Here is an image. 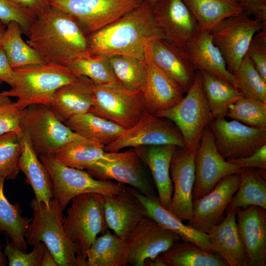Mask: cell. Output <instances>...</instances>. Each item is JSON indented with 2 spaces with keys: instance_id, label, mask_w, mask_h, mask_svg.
Instances as JSON below:
<instances>
[{
  "instance_id": "cell-18",
  "label": "cell",
  "mask_w": 266,
  "mask_h": 266,
  "mask_svg": "<svg viewBox=\"0 0 266 266\" xmlns=\"http://www.w3.org/2000/svg\"><path fill=\"white\" fill-rule=\"evenodd\" d=\"M240 172L220 180L214 189L202 197L193 201V214L187 225L207 233L224 218L226 209L238 189Z\"/></svg>"
},
{
  "instance_id": "cell-36",
  "label": "cell",
  "mask_w": 266,
  "mask_h": 266,
  "mask_svg": "<svg viewBox=\"0 0 266 266\" xmlns=\"http://www.w3.org/2000/svg\"><path fill=\"white\" fill-rule=\"evenodd\" d=\"M5 178L0 176V232H4L11 242L27 252L25 234L32 220L21 214L19 203H11L3 191Z\"/></svg>"
},
{
  "instance_id": "cell-33",
  "label": "cell",
  "mask_w": 266,
  "mask_h": 266,
  "mask_svg": "<svg viewBox=\"0 0 266 266\" xmlns=\"http://www.w3.org/2000/svg\"><path fill=\"white\" fill-rule=\"evenodd\" d=\"M158 256L166 266H229L218 254L191 242L177 241Z\"/></svg>"
},
{
  "instance_id": "cell-30",
  "label": "cell",
  "mask_w": 266,
  "mask_h": 266,
  "mask_svg": "<svg viewBox=\"0 0 266 266\" xmlns=\"http://www.w3.org/2000/svg\"><path fill=\"white\" fill-rule=\"evenodd\" d=\"M64 123L80 136L104 146L116 140L125 130L117 124L91 112L73 115Z\"/></svg>"
},
{
  "instance_id": "cell-16",
  "label": "cell",
  "mask_w": 266,
  "mask_h": 266,
  "mask_svg": "<svg viewBox=\"0 0 266 266\" xmlns=\"http://www.w3.org/2000/svg\"><path fill=\"white\" fill-rule=\"evenodd\" d=\"M152 10L162 39L184 50L200 32L182 0H157Z\"/></svg>"
},
{
  "instance_id": "cell-24",
  "label": "cell",
  "mask_w": 266,
  "mask_h": 266,
  "mask_svg": "<svg viewBox=\"0 0 266 266\" xmlns=\"http://www.w3.org/2000/svg\"><path fill=\"white\" fill-rule=\"evenodd\" d=\"M145 147H137L135 149L150 170L161 204L169 211L173 194L170 165L172 157L178 147L172 144Z\"/></svg>"
},
{
  "instance_id": "cell-40",
  "label": "cell",
  "mask_w": 266,
  "mask_h": 266,
  "mask_svg": "<svg viewBox=\"0 0 266 266\" xmlns=\"http://www.w3.org/2000/svg\"><path fill=\"white\" fill-rule=\"evenodd\" d=\"M67 67L75 76H86L97 85L118 84L108 58L101 55L90 54L77 58Z\"/></svg>"
},
{
  "instance_id": "cell-20",
  "label": "cell",
  "mask_w": 266,
  "mask_h": 266,
  "mask_svg": "<svg viewBox=\"0 0 266 266\" xmlns=\"http://www.w3.org/2000/svg\"><path fill=\"white\" fill-rule=\"evenodd\" d=\"M144 61L146 81L141 91L145 110L155 115L175 105L184 97L185 93L175 81L155 64L148 45Z\"/></svg>"
},
{
  "instance_id": "cell-45",
  "label": "cell",
  "mask_w": 266,
  "mask_h": 266,
  "mask_svg": "<svg viewBox=\"0 0 266 266\" xmlns=\"http://www.w3.org/2000/svg\"><path fill=\"white\" fill-rule=\"evenodd\" d=\"M35 18L13 0H0V21L6 26L10 22L18 23L27 34Z\"/></svg>"
},
{
  "instance_id": "cell-32",
  "label": "cell",
  "mask_w": 266,
  "mask_h": 266,
  "mask_svg": "<svg viewBox=\"0 0 266 266\" xmlns=\"http://www.w3.org/2000/svg\"><path fill=\"white\" fill-rule=\"evenodd\" d=\"M129 249L125 240L108 229L92 244L87 253V266H126Z\"/></svg>"
},
{
  "instance_id": "cell-15",
  "label": "cell",
  "mask_w": 266,
  "mask_h": 266,
  "mask_svg": "<svg viewBox=\"0 0 266 266\" xmlns=\"http://www.w3.org/2000/svg\"><path fill=\"white\" fill-rule=\"evenodd\" d=\"M209 127L218 152L226 160L249 156L266 144V128H254L225 118L214 119Z\"/></svg>"
},
{
  "instance_id": "cell-10",
  "label": "cell",
  "mask_w": 266,
  "mask_h": 266,
  "mask_svg": "<svg viewBox=\"0 0 266 266\" xmlns=\"http://www.w3.org/2000/svg\"><path fill=\"white\" fill-rule=\"evenodd\" d=\"M142 0H47L77 21L87 36L99 31L142 3Z\"/></svg>"
},
{
  "instance_id": "cell-3",
  "label": "cell",
  "mask_w": 266,
  "mask_h": 266,
  "mask_svg": "<svg viewBox=\"0 0 266 266\" xmlns=\"http://www.w3.org/2000/svg\"><path fill=\"white\" fill-rule=\"evenodd\" d=\"M30 206L33 217L25 234L27 243L33 246L39 242L44 243L58 266H79L78 250L65 233V216L57 200L52 198L47 206L34 198Z\"/></svg>"
},
{
  "instance_id": "cell-49",
  "label": "cell",
  "mask_w": 266,
  "mask_h": 266,
  "mask_svg": "<svg viewBox=\"0 0 266 266\" xmlns=\"http://www.w3.org/2000/svg\"><path fill=\"white\" fill-rule=\"evenodd\" d=\"M239 0L245 12L262 22H266V0Z\"/></svg>"
},
{
  "instance_id": "cell-48",
  "label": "cell",
  "mask_w": 266,
  "mask_h": 266,
  "mask_svg": "<svg viewBox=\"0 0 266 266\" xmlns=\"http://www.w3.org/2000/svg\"><path fill=\"white\" fill-rule=\"evenodd\" d=\"M226 160L230 163L237 164L241 167L257 168L261 175L266 178V144L262 145L249 156Z\"/></svg>"
},
{
  "instance_id": "cell-14",
  "label": "cell",
  "mask_w": 266,
  "mask_h": 266,
  "mask_svg": "<svg viewBox=\"0 0 266 266\" xmlns=\"http://www.w3.org/2000/svg\"><path fill=\"white\" fill-rule=\"evenodd\" d=\"M195 166L193 200L208 194L220 180L228 175L239 172L242 167L228 162L220 155L209 126L203 131L195 156Z\"/></svg>"
},
{
  "instance_id": "cell-56",
  "label": "cell",
  "mask_w": 266,
  "mask_h": 266,
  "mask_svg": "<svg viewBox=\"0 0 266 266\" xmlns=\"http://www.w3.org/2000/svg\"><path fill=\"white\" fill-rule=\"evenodd\" d=\"M6 25L0 21V45H1L2 40L6 30Z\"/></svg>"
},
{
  "instance_id": "cell-57",
  "label": "cell",
  "mask_w": 266,
  "mask_h": 266,
  "mask_svg": "<svg viewBox=\"0 0 266 266\" xmlns=\"http://www.w3.org/2000/svg\"><path fill=\"white\" fill-rule=\"evenodd\" d=\"M143 1L149 4L151 6L156 2L157 0H142Z\"/></svg>"
},
{
  "instance_id": "cell-21",
  "label": "cell",
  "mask_w": 266,
  "mask_h": 266,
  "mask_svg": "<svg viewBox=\"0 0 266 266\" xmlns=\"http://www.w3.org/2000/svg\"><path fill=\"white\" fill-rule=\"evenodd\" d=\"M235 210L237 233L248 266H266V209L252 205Z\"/></svg>"
},
{
  "instance_id": "cell-51",
  "label": "cell",
  "mask_w": 266,
  "mask_h": 266,
  "mask_svg": "<svg viewBox=\"0 0 266 266\" xmlns=\"http://www.w3.org/2000/svg\"><path fill=\"white\" fill-rule=\"evenodd\" d=\"M36 17L47 5V0H13Z\"/></svg>"
},
{
  "instance_id": "cell-17",
  "label": "cell",
  "mask_w": 266,
  "mask_h": 266,
  "mask_svg": "<svg viewBox=\"0 0 266 266\" xmlns=\"http://www.w3.org/2000/svg\"><path fill=\"white\" fill-rule=\"evenodd\" d=\"M180 240L177 233L161 226L150 217L145 216L126 241L129 249V264L144 266L146 259H155Z\"/></svg>"
},
{
  "instance_id": "cell-53",
  "label": "cell",
  "mask_w": 266,
  "mask_h": 266,
  "mask_svg": "<svg viewBox=\"0 0 266 266\" xmlns=\"http://www.w3.org/2000/svg\"><path fill=\"white\" fill-rule=\"evenodd\" d=\"M144 266H166L158 256L155 259H146L144 262Z\"/></svg>"
},
{
  "instance_id": "cell-13",
  "label": "cell",
  "mask_w": 266,
  "mask_h": 266,
  "mask_svg": "<svg viewBox=\"0 0 266 266\" xmlns=\"http://www.w3.org/2000/svg\"><path fill=\"white\" fill-rule=\"evenodd\" d=\"M172 144L184 147L183 136L175 125L144 110L132 127L125 130L114 142L104 147L107 152H118L127 147Z\"/></svg>"
},
{
  "instance_id": "cell-37",
  "label": "cell",
  "mask_w": 266,
  "mask_h": 266,
  "mask_svg": "<svg viewBox=\"0 0 266 266\" xmlns=\"http://www.w3.org/2000/svg\"><path fill=\"white\" fill-rule=\"evenodd\" d=\"M200 72L203 91L214 118H225L229 107L243 97L242 93L217 76L205 71Z\"/></svg>"
},
{
  "instance_id": "cell-7",
  "label": "cell",
  "mask_w": 266,
  "mask_h": 266,
  "mask_svg": "<svg viewBox=\"0 0 266 266\" xmlns=\"http://www.w3.org/2000/svg\"><path fill=\"white\" fill-rule=\"evenodd\" d=\"M38 157L50 176L53 198L59 201L63 211L76 196L88 193L113 196L126 186L111 180L95 178L87 171L62 164L53 155L38 156Z\"/></svg>"
},
{
  "instance_id": "cell-12",
  "label": "cell",
  "mask_w": 266,
  "mask_h": 266,
  "mask_svg": "<svg viewBox=\"0 0 266 266\" xmlns=\"http://www.w3.org/2000/svg\"><path fill=\"white\" fill-rule=\"evenodd\" d=\"M111 153L110 159L98 161L87 171L96 179L114 180L130 185L145 196H158L154 181L146 173L143 166L145 164L136 149Z\"/></svg>"
},
{
  "instance_id": "cell-43",
  "label": "cell",
  "mask_w": 266,
  "mask_h": 266,
  "mask_svg": "<svg viewBox=\"0 0 266 266\" xmlns=\"http://www.w3.org/2000/svg\"><path fill=\"white\" fill-rule=\"evenodd\" d=\"M18 132L0 136V176L7 179L16 178L20 171L18 162L21 147Z\"/></svg>"
},
{
  "instance_id": "cell-38",
  "label": "cell",
  "mask_w": 266,
  "mask_h": 266,
  "mask_svg": "<svg viewBox=\"0 0 266 266\" xmlns=\"http://www.w3.org/2000/svg\"><path fill=\"white\" fill-rule=\"evenodd\" d=\"M22 33L20 25L16 22H10L6 26L1 45L11 67L14 69L29 65L45 64L41 56L23 39Z\"/></svg>"
},
{
  "instance_id": "cell-9",
  "label": "cell",
  "mask_w": 266,
  "mask_h": 266,
  "mask_svg": "<svg viewBox=\"0 0 266 266\" xmlns=\"http://www.w3.org/2000/svg\"><path fill=\"white\" fill-rule=\"evenodd\" d=\"M265 26L266 22L252 18L244 12L224 19L209 31L231 73L238 68L253 36Z\"/></svg>"
},
{
  "instance_id": "cell-44",
  "label": "cell",
  "mask_w": 266,
  "mask_h": 266,
  "mask_svg": "<svg viewBox=\"0 0 266 266\" xmlns=\"http://www.w3.org/2000/svg\"><path fill=\"white\" fill-rule=\"evenodd\" d=\"M29 253L20 249L12 242L6 239L4 253L9 266H40L41 258L46 248L45 244L39 242L33 246Z\"/></svg>"
},
{
  "instance_id": "cell-28",
  "label": "cell",
  "mask_w": 266,
  "mask_h": 266,
  "mask_svg": "<svg viewBox=\"0 0 266 266\" xmlns=\"http://www.w3.org/2000/svg\"><path fill=\"white\" fill-rule=\"evenodd\" d=\"M197 70L217 76L237 89L234 75L228 69L225 59L207 31H200L185 50Z\"/></svg>"
},
{
  "instance_id": "cell-34",
  "label": "cell",
  "mask_w": 266,
  "mask_h": 266,
  "mask_svg": "<svg viewBox=\"0 0 266 266\" xmlns=\"http://www.w3.org/2000/svg\"><path fill=\"white\" fill-rule=\"evenodd\" d=\"M237 190L228 205L225 214L237 208L258 206L266 209V181L255 167H242Z\"/></svg>"
},
{
  "instance_id": "cell-39",
  "label": "cell",
  "mask_w": 266,
  "mask_h": 266,
  "mask_svg": "<svg viewBox=\"0 0 266 266\" xmlns=\"http://www.w3.org/2000/svg\"><path fill=\"white\" fill-rule=\"evenodd\" d=\"M108 61L120 86L131 93L140 91L146 81L144 61L123 56L114 55Z\"/></svg>"
},
{
  "instance_id": "cell-31",
  "label": "cell",
  "mask_w": 266,
  "mask_h": 266,
  "mask_svg": "<svg viewBox=\"0 0 266 266\" xmlns=\"http://www.w3.org/2000/svg\"><path fill=\"white\" fill-rule=\"evenodd\" d=\"M200 31L209 32L225 19L244 12L239 0H182Z\"/></svg>"
},
{
  "instance_id": "cell-23",
  "label": "cell",
  "mask_w": 266,
  "mask_h": 266,
  "mask_svg": "<svg viewBox=\"0 0 266 266\" xmlns=\"http://www.w3.org/2000/svg\"><path fill=\"white\" fill-rule=\"evenodd\" d=\"M148 46L155 64L186 93L194 82L197 71L186 52L161 38L151 40Z\"/></svg>"
},
{
  "instance_id": "cell-4",
  "label": "cell",
  "mask_w": 266,
  "mask_h": 266,
  "mask_svg": "<svg viewBox=\"0 0 266 266\" xmlns=\"http://www.w3.org/2000/svg\"><path fill=\"white\" fill-rule=\"evenodd\" d=\"M15 85L1 92L3 96L15 97L23 110L32 104L49 106L57 90L77 77L66 66L54 63L27 66L14 69Z\"/></svg>"
},
{
  "instance_id": "cell-2",
  "label": "cell",
  "mask_w": 266,
  "mask_h": 266,
  "mask_svg": "<svg viewBox=\"0 0 266 266\" xmlns=\"http://www.w3.org/2000/svg\"><path fill=\"white\" fill-rule=\"evenodd\" d=\"M90 54L123 55L144 61L151 40L162 38L152 6L143 1L113 22L87 36Z\"/></svg>"
},
{
  "instance_id": "cell-42",
  "label": "cell",
  "mask_w": 266,
  "mask_h": 266,
  "mask_svg": "<svg viewBox=\"0 0 266 266\" xmlns=\"http://www.w3.org/2000/svg\"><path fill=\"white\" fill-rule=\"evenodd\" d=\"M226 117L250 127L266 128V103L242 97L229 107Z\"/></svg>"
},
{
  "instance_id": "cell-25",
  "label": "cell",
  "mask_w": 266,
  "mask_h": 266,
  "mask_svg": "<svg viewBox=\"0 0 266 266\" xmlns=\"http://www.w3.org/2000/svg\"><path fill=\"white\" fill-rule=\"evenodd\" d=\"M93 82L86 76H77L57 90L49 106L59 120L65 123L73 115L92 111Z\"/></svg>"
},
{
  "instance_id": "cell-19",
  "label": "cell",
  "mask_w": 266,
  "mask_h": 266,
  "mask_svg": "<svg viewBox=\"0 0 266 266\" xmlns=\"http://www.w3.org/2000/svg\"><path fill=\"white\" fill-rule=\"evenodd\" d=\"M196 151L178 147L170 165L173 194L170 212L181 221H189L193 214L192 193L195 179Z\"/></svg>"
},
{
  "instance_id": "cell-46",
  "label": "cell",
  "mask_w": 266,
  "mask_h": 266,
  "mask_svg": "<svg viewBox=\"0 0 266 266\" xmlns=\"http://www.w3.org/2000/svg\"><path fill=\"white\" fill-rule=\"evenodd\" d=\"M246 54L266 82V26L253 36Z\"/></svg>"
},
{
  "instance_id": "cell-6",
  "label": "cell",
  "mask_w": 266,
  "mask_h": 266,
  "mask_svg": "<svg viewBox=\"0 0 266 266\" xmlns=\"http://www.w3.org/2000/svg\"><path fill=\"white\" fill-rule=\"evenodd\" d=\"M154 115L172 121L180 132L185 147L197 151L203 130L215 119L203 91L201 73L197 71L192 86L180 101Z\"/></svg>"
},
{
  "instance_id": "cell-47",
  "label": "cell",
  "mask_w": 266,
  "mask_h": 266,
  "mask_svg": "<svg viewBox=\"0 0 266 266\" xmlns=\"http://www.w3.org/2000/svg\"><path fill=\"white\" fill-rule=\"evenodd\" d=\"M22 112L16 101L0 106V136L20 130Z\"/></svg>"
},
{
  "instance_id": "cell-52",
  "label": "cell",
  "mask_w": 266,
  "mask_h": 266,
  "mask_svg": "<svg viewBox=\"0 0 266 266\" xmlns=\"http://www.w3.org/2000/svg\"><path fill=\"white\" fill-rule=\"evenodd\" d=\"M40 266H58L52 254L46 247L42 255Z\"/></svg>"
},
{
  "instance_id": "cell-29",
  "label": "cell",
  "mask_w": 266,
  "mask_h": 266,
  "mask_svg": "<svg viewBox=\"0 0 266 266\" xmlns=\"http://www.w3.org/2000/svg\"><path fill=\"white\" fill-rule=\"evenodd\" d=\"M132 190L145 207L147 216L154 219L164 228L177 233L183 241L194 243L204 251L215 253L207 233L199 232L183 224L182 221L161 204L158 196L148 197L133 187Z\"/></svg>"
},
{
  "instance_id": "cell-22",
  "label": "cell",
  "mask_w": 266,
  "mask_h": 266,
  "mask_svg": "<svg viewBox=\"0 0 266 266\" xmlns=\"http://www.w3.org/2000/svg\"><path fill=\"white\" fill-rule=\"evenodd\" d=\"M132 189V187L126 186L116 195H103L107 225L125 241L139 221L147 216L145 207Z\"/></svg>"
},
{
  "instance_id": "cell-1",
  "label": "cell",
  "mask_w": 266,
  "mask_h": 266,
  "mask_svg": "<svg viewBox=\"0 0 266 266\" xmlns=\"http://www.w3.org/2000/svg\"><path fill=\"white\" fill-rule=\"evenodd\" d=\"M26 35V42L46 63L67 66L75 59L90 54L87 36L76 20L48 4L35 17Z\"/></svg>"
},
{
  "instance_id": "cell-35",
  "label": "cell",
  "mask_w": 266,
  "mask_h": 266,
  "mask_svg": "<svg viewBox=\"0 0 266 266\" xmlns=\"http://www.w3.org/2000/svg\"><path fill=\"white\" fill-rule=\"evenodd\" d=\"M104 146L83 138L64 145L53 156L62 164L79 169H87L100 159H110L111 153L105 152Z\"/></svg>"
},
{
  "instance_id": "cell-11",
  "label": "cell",
  "mask_w": 266,
  "mask_h": 266,
  "mask_svg": "<svg viewBox=\"0 0 266 266\" xmlns=\"http://www.w3.org/2000/svg\"><path fill=\"white\" fill-rule=\"evenodd\" d=\"M94 106L91 113L128 129L139 120L145 110L141 91L129 92L118 84L92 86Z\"/></svg>"
},
{
  "instance_id": "cell-26",
  "label": "cell",
  "mask_w": 266,
  "mask_h": 266,
  "mask_svg": "<svg viewBox=\"0 0 266 266\" xmlns=\"http://www.w3.org/2000/svg\"><path fill=\"white\" fill-rule=\"evenodd\" d=\"M18 133L21 147L19 169L26 176V182L32 187L35 199L48 206L54 197L49 173L35 151L27 132L21 128Z\"/></svg>"
},
{
  "instance_id": "cell-8",
  "label": "cell",
  "mask_w": 266,
  "mask_h": 266,
  "mask_svg": "<svg viewBox=\"0 0 266 266\" xmlns=\"http://www.w3.org/2000/svg\"><path fill=\"white\" fill-rule=\"evenodd\" d=\"M20 127L38 156L53 155L64 145L84 138L59 120L49 106L32 104L23 110Z\"/></svg>"
},
{
  "instance_id": "cell-55",
  "label": "cell",
  "mask_w": 266,
  "mask_h": 266,
  "mask_svg": "<svg viewBox=\"0 0 266 266\" xmlns=\"http://www.w3.org/2000/svg\"><path fill=\"white\" fill-rule=\"evenodd\" d=\"M2 81L0 80V86L2 84ZM10 98L8 97L3 96L1 92H0V106L11 101Z\"/></svg>"
},
{
  "instance_id": "cell-54",
  "label": "cell",
  "mask_w": 266,
  "mask_h": 266,
  "mask_svg": "<svg viewBox=\"0 0 266 266\" xmlns=\"http://www.w3.org/2000/svg\"><path fill=\"white\" fill-rule=\"evenodd\" d=\"M8 263L6 257L5 256L4 252H2L1 246L0 244V266H5Z\"/></svg>"
},
{
  "instance_id": "cell-50",
  "label": "cell",
  "mask_w": 266,
  "mask_h": 266,
  "mask_svg": "<svg viewBox=\"0 0 266 266\" xmlns=\"http://www.w3.org/2000/svg\"><path fill=\"white\" fill-rule=\"evenodd\" d=\"M0 80L11 86L15 85V72L9 64L6 54L1 45H0Z\"/></svg>"
},
{
  "instance_id": "cell-27",
  "label": "cell",
  "mask_w": 266,
  "mask_h": 266,
  "mask_svg": "<svg viewBox=\"0 0 266 266\" xmlns=\"http://www.w3.org/2000/svg\"><path fill=\"white\" fill-rule=\"evenodd\" d=\"M226 214L221 222L207 233L212 249L229 266H248V259L237 233L236 210Z\"/></svg>"
},
{
  "instance_id": "cell-5",
  "label": "cell",
  "mask_w": 266,
  "mask_h": 266,
  "mask_svg": "<svg viewBox=\"0 0 266 266\" xmlns=\"http://www.w3.org/2000/svg\"><path fill=\"white\" fill-rule=\"evenodd\" d=\"M64 219L65 233L78 250L79 266H87V253L98 234L108 229L105 216L103 196L95 193L74 197Z\"/></svg>"
},
{
  "instance_id": "cell-41",
  "label": "cell",
  "mask_w": 266,
  "mask_h": 266,
  "mask_svg": "<svg viewBox=\"0 0 266 266\" xmlns=\"http://www.w3.org/2000/svg\"><path fill=\"white\" fill-rule=\"evenodd\" d=\"M233 74L237 89L243 97L266 103V82L262 79L246 54Z\"/></svg>"
}]
</instances>
